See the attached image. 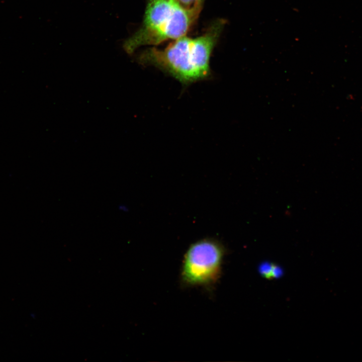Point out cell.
Returning <instances> with one entry per match:
<instances>
[{
  "mask_svg": "<svg viewBox=\"0 0 362 362\" xmlns=\"http://www.w3.org/2000/svg\"><path fill=\"white\" fill-rule=\"evenodd\" d=\"M225 24V20H217L198 37L184 36L163 49H146L138 61L160 69L183 84L204 79L209 75L211 55Z\"/></svg>",
  "mask_w": 362,
  "mask_h": 362,
  "instance_id": "6da1fadb",
  "label": "cell"
},
{
  "mask_svg": "<svg viewBox=\"0 0 362 362\" xmlns=\"http://www.w3.org/2000/svg\"><path fill=\"white\" fill-rule=\"evenodd\" d=\"M197 18L176 0H149L143 24L125 41V50L130 54L140 46L157 45L184 36Z\"/></svg>",
  "mask_w": 362,
  "mask_h": 362,
  "instance_id": "7a4b0ae2",
  "label": "cell"
},
{
  "mask_svg": "<svg viewBox=\"0 0 362 362\" xmlns=\"http://www.w3.org/2000/svg\"><path fill=\"white\" fill-rule=\"evenodd\" d=\"M224 249L213 238L192 243L183 261L181 278L187 286H208L216 282L221 272Z\"/></svg>",
  "mask_w": 362,
  "mask_h": 362,
  "instance_id": "3957f363",
  "label": "cell"
},
{
  "mask_svg": "<svg viewBox=\"0 0 362 362\" xmlns=\"http://www.w3.org/2000/svg\"><path fill=\"white\" fill-rule=\"evenodd\" d=\"M185 10L196 17L201 12L204 0H176Z\"/></svg>",
  "mask_w": 362,
  "mask_h": 362,
  "instance_id": "277c9868",
  "label": "cell"
},
{
  "mask_svg": "<svg viewBox=\"0 0 362 362\" xmlns=\"http://www.w3.org/2000/svg\"><path fill=\"white\" fill-rule=\"evenodd\" d=\"M260 273L265 278L278 277L281 274V269L276 265L265 263L260 268Z\"/></svg>",
  "mask_w": 362,
  "mask_h": 362,
  "instance_id": "5b68a950",
  "label": "cell"
}]
</instances>
